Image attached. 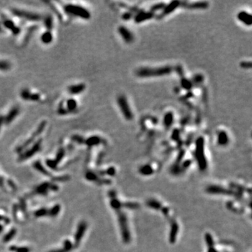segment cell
<instances>
[{"label": "cell", "instance_id": "cell-1", "mask_svg": "<svg viewBox=\"0 0 252 252\" xmlns=\"http://www.w3.org/2000/svg\"><path fill=\"white\" fill-rule=\"evenodd\" d=\"M172 71V67H170V66H165V67L156 68H141L137 71L136 74L139 77L147 78L165 76V75L171 74Z\"/></svg>", "mask_w": 252, "mask_h": 252}, {"label": "cell", "instance_id": "cell-2", "mask_svg": "<svg viewBox=\"0 0 252 252\" xmlns=\"http://www.w3.org/2000/svg\"><path fill=\"white\" fill-rule=\"evenodd\" d=\"M65 11L67 14L72 16H76L84 20L91 18L90 12L81 6L75 4H67L65 7Z\"/></svg>", "mask_w": 252, "mask_h": 252}, {"label": "cell", "instance_id": "cell-3", "mask_svg": "<svg viewBox=\"0 0 252 252\" xmlns=\"http://www.w3.org/2000/svg\"><path fill=\"white\" fill-rule=\"evenodd\" d=\"M196 156L201 170H205L207 166V161L205 155V140L203 137H199L196 141Z\"/></svg>", "mask_w": 252, "mask_h": 252}, {"label": "cell", "instance_id": "cell-4", "mask_svg": "<svg viewBox=\"0 0 252 252\" xmlns=\"http://www.w3.org/2000/svg\"><path fill=\"white\" fill-rule=\"evenodd\" d=\"M117 103H118L122 114L124 116L125 118L128 121H131L133 118V113L132 112L130 105H129L127 99L125 96L120 95L117 98Z\"/></svg>", "mask_w": 252, "mask_h": 252}, {"label": "cell", "instance_id": "cell-5", "mask_svg": "<svg viewBox=\"0 0 252 252\" xmlns=\"http://www.w3.org/2000/svg\"><path fill=\"white\" fill-rule=\"evenodd\" d=\"M12 13L15 16H18L21 18H24L30 21H39L41 19V16L39 14L32 13V12L26 11L23 10H19V9H12L11 10Z\"/></svg>", "mask_w": 252, "mask_h": 252}, {"label": "cell", "instance_id": "cell-6", "mask_svg": "<svg viewBox=\"0 0 252 252\" xmlns=\"http://www.w3.org/2000/svg\"><path fill=\"white\" fill-rule=\"evenodd\" d=\"M46 121H42L40 123V125L38 126V128H37V130H36V131L34 132V133L32 134V137H29L28 140H26L25 142H24L22 145L20 146L19 147H18L17 151L18 152L23 151V149H25V148H27V147H28L29 144H32L33 142H34V141L36 139V137L39 135V134L42 133V132H43L44 129L45 128V127H46Z\"/></svg>", "mask_w": 252, "mask_h": 252}, {"label": "cell", "instance_id": "cell-7", "mask_svg": "<svg viewBox=\"0 0 252 252\" xmlns=\"http://www.w3.org/2000/svg\"><path fill=\"white\" fill-rule=\"evenodd\" d=\"M41 144H42V139H39L34 143V146H32V148L29 149L28 151L24 152L23 154H21L19 157V160H25L27 159L30 158L32 155L37 154L39 151H40L41 148Z\"/></svg>", "mask_w": 252, "mask_h": 252}, {"label": "cell", "instance_id": "cell-8", "mask_svg": "<svg viewBox=\"0 0 252 252\" xmlns=\"http://www.w3.org/2000/svg\"><path fill=\"white\" fill-rule=\"evenodd\" d=\"M20 97L24 100H31L33 102H38L40 100L41 96L39 94L33 93L28 89H23L20 92Z\"/></svg>", "mask_w": 252, "mask_h": 252}, {"label": "cell", "instance_id": "cell-9", "mask_svg": "<svg viewBox=\"0 0 252 252\" xmlns=\"http://www.w3.org/2000/svg\"><path fill=\"white\" fill-rule=\"evenodd\" d=\"M20 109L18 107H14L9 111V112L7 113V115L4 117V123L8 125L10 124L12 121H14V119L16 118V116L19 114Z\"/></svg>", "mask_w": 252, "mask_h": 252}, {"label": "cell", "instance_id": "cell-10", "mask_svg": "<svg viewBox=\"0 0 252 252\" xmlns=\"http://www.w3.org/2000/svg\"><path fill=\"white\" fill-rule=\"evenodd\" d=\"M86 228H87V224L85 221L81 222L79 224L76 235H75V244H76V246L80 243L81 239H82L84 233L86 232Z\"/></svg>", "mask_w": 252, "mask_h": 252}, {"label": "cell", "instance_id": "cell-11", "mask_svg": "<svg viewBox=\"0 0 252 252\" xmlns=\"http://www.w3.org/2000/svg\"><path fill=\"white\" fill-rule=\"evenodd\" d=\"M118 32L120 35L121 36V37L123 38L125 42L127 43H131L134 40V37L132 32L124 26H121L119 27L118 28Z\"/></svg>", "mask_w": 252, "mask_h": 252}, {"label": "cell", "instance_id": "cell-12", "mask_svg": "<svg viewBox=\"0 0 252 252\" xmlns=\"http://www.w3.org/2000/svg\"><path fill=\"white\" fill-rule=\"evenodd\" d=\"M154 13L151 11L140 12V13H138L135 16V18H134V21H135L137 23H139L143 22V21L151 19L154 18Z\"/></svg>", "mask_w": 252, "mask_h": 252}, {"label": "cell", "instance_id": "cell-13", "mask_svg": "<svg viewBox=\"0 0 252 252\" xmlns=\"http://www.w3.org/2000/svg\"><path fill=\"white\" fill-rule=\"evenodd\" d=\"M238 18L246 25H251L252 24V16L246 11H240L238 14Z\"/></svg>", "mask_w": 252, "mask_h": 252}, {"label": "cell", "instance_id": "cell-14", "mask_svg": "<svg viewBox=\"0 0 252 252\" xmlns=\"http://www.w3.org/2000/svg\"><path fill=\"white\" fill-rule=\"evenodd\" d=\"M86 85L84 83H79L68 87V92L71 95H77L85 91Z\"/></svg>", "mask_w": 252, "mask_h": 252}, {"label": "cell", "instance_id": "cell-15", "mask_svg": "<svg viewBox=\"0 0 252 252\" xmlns=\"http://www.w3.org/2000/svg\"><path fill=\"white\" fill-rule=\"evenodd\" d=\"M3 23H4V25L6 27V28L13 32V34L14 35L18 34L20 31V29L18 27H16V25H15V24L13 23V21L11 20L4 19V21H3Z\"/></svg>", "mask_w": 252, "mask_h": 252}, {"label": "cell", "instance_id": "cell-16", "mask_svg": "<svg viewBox=\"0 0 252 252\" xmlns=\"http://www.w3.org/2000/svg\"><path fill=\"white\" fill-rule=\"evenodd\" d=\"M180 4L179 1H173L171 2L168 5H165V7L163 8V15H168L175 11Z\"/></svg>", "mask_w": 252, "mask_h": 252}, {"label": "cell", "instance_id": "cell-17", "mask_svg": "<svg viewBox=\"0 0 252 252\" xmlns=\"http://www.w3.org/2000/svg\"><path fill=\"white\" fill-rule=\"evenodd\" d=\"M208 3L206 2H199L189 4L187 7L192 9H205L208 7Z\"/></svg>", "mask_w": 252, "mask_h": 252}, {"label": "cell", "instance_id": "cell-18", "mask_svg": "<svg viewBox=\"0 0 252 252\" xmlns=\"http://www.w3.org/2000/svg\"><path fill=\"white\" fill-rule=\"evenodd\" d=\"M228 136L225 131H221L218 134V143L221 146H225L228 143Z\"/></svg>", "mask_w": 252, "mask_h": 252}, {"label": "cell", "instance_id": "cell-19", "mask_svg": "<svg viewBox=\"0 0 252 252\" xmlns=\"http://www.w3.org/2000/svg\"><path fill=\"white\" fill-rule=\"evenodd\" d=\"M102 142V139L98 136H92L85 141V143L89 146L98 145Z\"/></svg>", "mask_w": 252, "mask_h": 252}, {"label": "cell", "instance_id": "cell-20", "mask_svg": "<svg viewBox=\"0 0 252 252\" xmlns=\"http://www.w3.org/2000/svg\"><path fill=\"white\" fill-rule=\"evenodd\" d=\"M77 108V102L73 98H70L67 100V108L66 109L67 110L69 113L73 112Z\"/></svg>", "mask_w": 252, "mask_h": 252}, {"label": "cell", "instance_id": "cell-21", "mask_svg": "<svg viewBox=\"0 0 252 252\" xmlns=\"http://www.w3.org/2000/svg\"><path fill=\"white\" fill-rule=\"evenodd\" d=\"M174 121V116L172 112L167 113L164 117V124L165 127L169 128L172 125Z\"/></svg>", "mask_w": 252, "mask_h": 252}, {"label": "cell", "instance_id": "cell-22", "mask_svg": "<svg viewBox=\"0 0 252 252\" xmlns=\"http://www.w3.org/2000/svg\"><path fill=\"white\" fill-rule=\"evenodd\" d=\"M41 40L44 44H49L53 41V34L50 31H47L44 32L43 34L41 35Z\"/></svg>", "mask_w": 252, "mask_h": 252}, {"label": "cell", "instance_id": "cell-23", "mask_svg": "<svg viewBox=\"0 0 252 252\" xmlns=\"http://www.w3.org/2000/svg\"><path fill=\"white\" fill-rule=\"evenodd\" d=\"M50 187V184L49 183H44L41 185L39 186L36 189V193H39V194H46L48 188Z\"/></svg>", "mask_w": 252, "mask_h": 252}, {"label": "cell", "instance_id": "cell-24", "mask_svg": "<svg viewBox=\"0 0 252 252\" xmlns=\"http://www.w3.org/2000/svg\"><path fill=\"white\" fill-rule=\"evenodd\" d=\"M34 167H35L36 170H37L38 171H39V172L42 174H44V175H46V176H50V173L48 172V171L45 169V168L42 166V165L41 164L40 162H36L34 164Z\"/></svg>", "mask_w": 252, "mask_h": 252}, {"label": "cell", "instance_id": "cell-25", "mask_svg": "<svg viewBox=\"0 0 252 252\" xmlns=\"http://www.w3.org/2000/svg\"><path fill=\"white\" fill-rule=\"evenodd\" d=\"M11 63L7 60H0V71H8L11 70Z\"/></svg>", "mask_w": 252, "mask_h": 252}, {"label": "cell", "instance_id": "cell-26", "mask_svg": "<svg viewBox=\"0 0 252 252\" xmlns=\"http://www.w3.org/2000/svg\"><path fill=\"white\" fill-rule=\"evenodd\" d=\"M16 229L15 228L11 229L9 232H8L7 235L4 237V238H3V241H4V242H9L11 239L15 236V235H16Z\"/></svg>", "mask_w": 252, "mask_h": 252}, {"label": "cell", "instance_id": "cell-27", "mask_svg": "<svg viewBox=\"0 0 252 252\" xmlns=\"http://www.w3.org/2000/svg\"><path fill=\"white\" fill-rule=\"evenodd\" d=\"M181 87L185 90H190L193 87V83H191V81H189L186 79H183L181 81Z\"/></svg>", "mask_w": 252, "mask_h": 252}, {"label": "cell", "instance_id": "cell-28", "mask_svg": "<svg viewBox=\"0 0 252 252\" xmlns=\"http://www.w3.org/2000/svg\"><path fill=\"white\" fill-rule=\"evenodd\" d=\"M65 151L64 149L61 148V149H59L58 154H57V155H56V158H55V160H54L57 164H58L62 160L63 157L65 156Z\"/></svg>", "mask_w": 252, "mask_h": 252}, {"label": "cell", "instance_id": "cell-29", "mask_svg": "<svg viewBox=\"0 0 252 252\" xmlns=\"http://www.w3.org/2000/svg\"><path fill=\"white\" fill-rule=\"evenodd\" d=\"M60 210V206L59 205H55L53 207L50 209V211H49V215L53 217H56V216L58 214Z\"/></svg>", "mask_w": 252, "mask_h": 252}, {"label": "cell", "instance_id": "cell-30", "mask_svg": "<svg viewBox=\"0 0 252 252\" xmlns=\"http://www.w3.org/2000/svg\"><path fill=\"white\" fill-rule=\"evenodd\" d=\"M48 214H49V210L45 208H41L40 209H38L37 211H36L34 212V216L37 217H44V216H46Z\"/></svg>", "mask_w": 252, "mask_h": 252}, {"label": "cell", "instance_id": "cell-31", "mask_svg": "<svg viewBox=\"0 0 252 252\" xmlns=\"http://www.w3.org/2000/svg\"><path fill=\"white\" fill-rule=\"evenodd\" d=\"M44 24H45V25H46V27L47 28V29H52V28H53V19H52L51 16H48L46 18V19H45Z\"/></svg>", "mask_w": 252, "mask_h": 252}, {"label": "cell", "instance_id": "cell-32", "mask_svg": "<svg viewBox=\"0 0 252 252\" xmlns=\"http://www.w3.org/2000/svg\"><path fill=\"white\" fill-rule=\"evenodd\" d=\"M10 250L14 251L16 252H29V249L28 247H17L13 246L10 248Z\"/></svg>", "mask_w": 252, "mask_h": 252}, {"label": "cell", "instance_id": "cell-33", "mask_svg": "<svg viewBox=\"0 0 252 252\" xmlns=\"http://www.w3.org/2000/svg\"><path fill=\"white\" fill-rule=\"evenodd\" d=\"M86 177L87 179L89 180V181H97V180H98L97 176H96L95 174L92 173L91 172H87L86 175Z\"/></svg>", "mask_w": 252, "mask_h": 252}, {"label": "cell", "instance_id": "cell-34", "mask_svg": "<svg viewBox=\"0 0 252 252\" xmlns=\"http://www.w3.org/2000/svg\"><path fill=\"white\" fill-rule=\"evenodd\" d=\"M71 139H72V141H74V142H75L80 144L85 143V139H84L80 135H73L72 137H71Z\"/></svg>", "mask_w": 252, "mask_h": 252}, {"label": "cell", "instance_id": "cell-35", "mask_svg": "<svg viewBox=\"0 0 252 252\" xmlns=\"http://www.w3.org/2000/svg\"><path fill=\"white\" fill-rule=\"evenodd\" d=\"M165 7V4H164V3H160V4H155L153 6V7L151 8V10L152 11L151 12L154 13V11H158V10H160V9H163V8Z\"/></svg>", "mask_w": 252, "mask_h": 252}, {"label": "cell", "instance_id": "cell-36", "mask_svg": "<svg viewBox=\"0 0 252 252\" xmlns=\"http://www.w3.org/2000/svg\"><path fill=\"white\" fill-rule=\"evenodd\" d=\"M64 249L68 252L73 249V244L70 240H65L64 242Z\"/></svg>", "mask_w": 252, "mask_h": 252}, {"label": "cell", "instance_id": "cell-37", "mask_svg": "<svg viewBox=\"0 0 252 252\" xmlns=\"http://www.w3.org/2000/svg\"><path fill=\"white\" fill-rule=\"evenodd\" d=\"M46 164H47V165L49 166L50 168H51V169H53V170L57 169V165H58V164L55 163V160H46Z\"/></svg>", "mask_w": 252, "mask_h": 252}, {"label": "cell", "instance_id": "cell-38", "mask_svg": "<svg viewBox=\"0 0 252 252\" xmlns=\"http://www.w3.org/2000/svg\"><path fill=\"white\" fill-rule=\"evenodd\" d=\"M141 171H142V172L144 174V175H147V174H149V173H152V172H153L152 168L149 165H145L142 168Z\"/></svg>", "mask_w": 252, "mask_h": 252}, {"label": "cell", "instance_id": "cell-39", "mask_svg": "<svg viewBox=\"0 0 252 252\" xmlns=\"http://www.w3.org/2000/svg\"><path fill=\"white\" fill-rule=\"evenodd\" d=\"M241 67L244 69H250L251 67V62H242L240 63Z\"/></svg>", "mask_w": 252, "mask_h": 252}, {"label": "cell", "instance_id": "cell-40", "mask_svg": "<svg viewBox=\"0 0 252 252\" xmlns=\"http://www.w3.org/2000/svg\"><path fill=\"white\" fill-rule=\"evenodd\" d=\"M70 179V176H60V177H55L53 178L54 181H67Z\"/></svg>", "mask_w": 252, "mask_h": 252}, {"label": "cell", "instance_id": "cell-41", "mask_svg": "<svg viewBox=\"0 0 252 252\" xmlns=\"http://www.w3.org/2000/svg\"><path fill=\"white\" fill-rule=\"evenodd\" d=\"M193 80L196 83H200L201 81H202L203 77L202 76H201V75H197V76L193 78Z\"/></svg>", "mask_w": 252, "mask_h": 252}, {"label": "cell", "instance_id": "cell-42", "mask_svg": "<svg viewBox=\"0 0 252 252\" xmlns=\"http://www.w3.org/2000/svg\"><path fill=\"white\" fill-rule=\"evenodd\" d=\"M131 16L132 15L129 13H126L124 15H123V19L124 20H128V19H130L131 18Z\"/></svg>", "mask_w": 252, "mask_h": 252}, {"label": "cell", "instance_id": "cell-43", "mask_svg": "<svg viewBox=\"0 0 252 252\" xmlns=\"http://www.w3.org/2000/svg\"><path fill=\"white\" fill-rule=\"evenodd\" d=\"M3 123H4V116H0V130H1Z\"/></svg>", "mask_w": 252, "mask_h": 252}, {"label": "cell", "instance_id": "cell-44", "mask_svg": "<svg viewBox=\"0 0 252 252\" xmlns=\"http://www.w3.org/2000/svg\"><path fill=\"white\" fill-rule=\"evenodd\" d=\"M49 188H51L53 191L58 190V186H56L55 185H50V187H49Z\"/></svg>", "mask_w": 252, "mask_h": 252}, {"label": "cell", "instance_id": "cell-45", "mask_svg": "<svg viewBox=\"0 0 252 252\" xmlns=\"http://www.w3.org/2000/svg\"><path fill=\"white\" fill-rule=\"evenodd\" d=\"M50 252H67V251H66L64 249H56V250H54Z\"/></svg>", "mask_w": 252, "mask_h": 252}, {"label": "cell", "instance_id": "cell-46", "mask_svg": "<svg viewBox=\"0 0 252 252\" xmlns=\"http://www.w3.org/2000/svg\"><path fill=\"white\" fill-rule=\"evenodd\" d=\"M2 230H3V227L1 226V225H0V233L2 232Z\"/></svg>", "mask_w": 252, "mask_h": 252}, {"label": "cell", "instance_id": "cell-47", "mask_svg": "<svg viewBox=\"0 0 252 252\" xmlns=\"http://www.w3.org/2000/svg\"><path fill=\"white\" fill-rule=\"evenodd\" d=\"M0 31H1V26H0Z\"/></svg>", "mask_w": 252, "mask_h": 252}]
</instances>
